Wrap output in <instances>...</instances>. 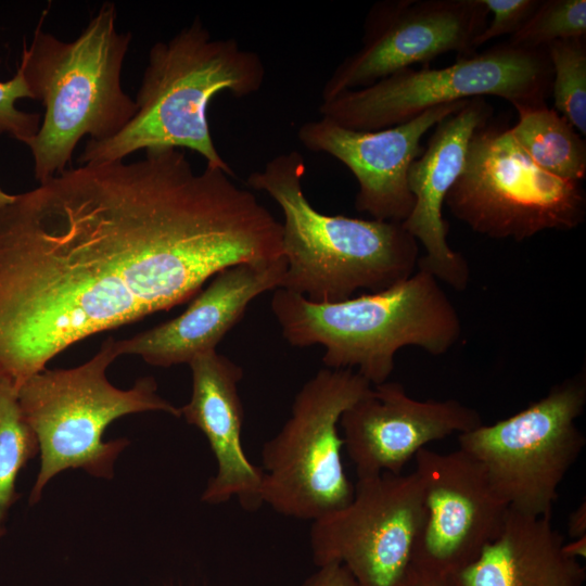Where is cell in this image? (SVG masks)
Masks as SVG:
<instances>
[{
  "label": "cell",
  "mask_w": 586,
  "mask_h": 586,
  "mask_svg": "<svg viewBox=\"0 0 586 586\" xmlns=\"http://www.w3.org/2000/svg\"><path fill=\"white\" fill-rule=\"evenodd\" d=\"M402 586H448L445 577L410 566Z\"/></svg>",
  "instance_id": "27"
},
{
  "label": "cell",
  "mask_w": 586,
  "mask_h": 586,
  "mask_svg": "<svg viewBox=\"0 0 586 586\" xmlns=\"http://www.w3.org/2000/svg\"><path fill=\"white\" fill-rule=\"evenodd\" d=\"M585 406L583 367L523 410L459 434V448L480 462L509 509L551 518L558 487L586 444L576 424Z\"/></svg>",
  "instance_id": "10"
},
{
  "label": "cell",
  "mask_w": 586,
  "mask_h": 586,
  "mask_svg": "<svg viewBox=\"0 0 586 586\" xmlns=\"http://www.w3.org/2000/svg\"><path fill=\"white\" fill-rule=\"evenodd\" d=\"M493 114V106L485 98L470 99L460 110L434 126L426 148L412 161L407 173L415 205L403 226L424 250L419 257L418 269L457 291L467 289L470 268L463 255L447 242L444 200L462 170L473 132Z\"/></svg>",
  "instance_id": "16"
},
{
  "label": "cell",
  "mask_w": 586,
  "mask_h": 586,
  "mask_svg": "<svg viewBox=\"0 0 586 586\" xmlns=\"http://www.w3.org/2000/svg\"><path fill=\"white\" fill-rule=\"evenodd\" d=\"M568 533L573 538L586 536V502L579 504L574 511L571 512L568 520Z\"/></svg>",
  "instance_id": "28"
},
{
  "label": "cell",
  "mask_w": 586,
  "mask_h": 586,
  "mask_svg": "<svg viewBox=\"0 0 586 586\" xmlns=\"http://www.w3.org/2000/svg\"><path fill=\"white\" fill-rule=\"evenodd\" d=\"M281 256L280 221L180 149L66 168L0 207V377L18 390L73 344Z\"/></svg>",
  "instance_id": "1"
},
{
  "label": "cell",
  "mask_w": 586,
  "mask_h": 586,
  "mask_svg": "<svg viewBox=\"0 0 586 586\" xmlns=\"http://www.w3.org/2000/svg\"><path fill=\"white\" fill-rule=\"evenodd\" d=\"M468 101L442 104L409 122L374 131L348 129L321 117L302 124L296 135L306 149L327 153L352 171L359 187L355 198L358 212L377 220L404 222L415 205L407 173L423 152V135Z\"/></svg>",
  "instance_id": "15"
},
{
  "label": "cell",
  "mask_w": 586,
  "mask_h": 586,
  "mask_svg": "<svg viewBox=\"0 0 586 586\" xmlns=\"http://www.w3.org/2000/svg\"><path fill=\"white\" fill-rule=\"evenodd\" d=\"M482 423L480 413L459 400L415 399L390 381L372 385L339 422L357 477L399 474L426 444Z\"/></svg>",
  "instance_id": "14"
},
{
  "label": "cell",
  "mask_w": 586,
  "mask_h": 586,
  "mask_svg": "<svg viewBox=\"0 0 586 586\" xmlns=\"http://www.w3.org/2000/svg\"><path fill=\"white\" fill-rule=\"evenodd\" d=\"M131 34L118 31L117 9L105 2L73 41L41 28L24 43L17 68L33 100L44 107L38 132L28 142L35 179L42 183L66 169L85 137L106 140L137 111L122 87V68Z\"/></svg>",
  "instance_id": "4"
},
{
  "label": "cell",
  "mask_w": 586,
  "mask_h": 586,
  "mask_svg": "<svg viewBox=\"0 0 586 586\" xmlns=\"http://www.w3.org/2000/svg\"><path fill=\"white\" fill-rule=\"evenodd\" d=\"M550 519L508 509L499 535L445 577L448 586H583L585 569L563 552L564 538Z\"/></svg>",
  "instance_id": "19"
},
{
  "label": "cell",
  "mask_w": 586,
  "mask_h": 586,
  "mask_svg": "<svg viewBox=\"0 0 586 586\" xmlns=\"http://www.w3.org/2000/svg\"><path fill=\"white\" fill-rule=\"evenodd\" d=\"M492 18L473 40L474 50L502 35L511 36L538 7L540 0H481Z\"/></svg>",
  "instance_id": "25"
},
{
  "label": "cell",
  "mask_w": 586,
  "mask_h": 586,
  "mask_svg": "<svg viewBox=\"0 0 586 586\" xmlns=\"http://www.w3.org/2000/svg\"><path fill=\"white\" fill-rule=\"evenodd\" d=\"M14 198H15V194H10L5 192L4 190H2V188L0 187V207L11 203L14 200Z\"/></svg>",
  "instance_id": "30"
},
{
  "label": "cell",
  "mask_w": 586,
  "mask_h": 586,
  "mask_svg": "<svg viewBox=\"0 0 586 586\" xmlns=\"http://www.w3.org/2000/svg\"><path fill=\"white\" fill-rule=\"evenodd\" d=\"M578 37H586L585 0H540L508 41L519 47L545 48L558 39Z\"/></svg>",
  "instance_id": "23"
},
{
  "label": "cell",
  "mask_w": 586,
  "mask_h": 586,
  "mask_svg": "<svg viewBox=\"0 0 586 586\" xmlns=\"http://www.w3.org/2000/svg\"><path fill=\"white\" fill-rule=\"evenodd\" d=\"M424 522L415 471L357 477L352 500L313 522L314 562L343 564L359 586H402Z\"/></svg>",
  "instance_id": "11"
},
{
  "label": "cell",
  "mask_w": 586,
  "mask_h": 586,
  "mask_svg": "<svg viewBox=\"0 0 586 586\" xmlns=\"http://www.w3.org/2000/svg\"><path fill=\"white\" fill-rule=\"evenodd\" d=\"M306 165L298 151L280 153L246 179L283 215L281 289L315 303H336L355 292L391 288L418 269V241L403 222L327 215L307 200Z\"/></svg>",
  "instance_id": "3"
},
{
  "label": "cell",
  "mask_w": 586,
  "mask_h": 586,
  "mask_svg": "<svg viewBox=\"0 0 586 586\" xmlns=\"http://www.w3.org/2000/svg\"><path fill=\"white\" fill-rule=\"evenodd\" d=\"M425 522L411 565L447 577L472 562L502 530L508 506L483 467L458 448L415 455Z\"/></svg>",
  "instance_id": "13"
},
{
  "label": "cell",
  "mask_w": 586,
  "mask_h": 586,
  "mask_svg": "<svg viewBox=\"0 0 586 586\" xmlns=\"http://www.w3.org/2000/svg\"><path fill=\"white\" fill-rule=\"evenodd\" d=\"M270 307L292 346L321 345L326 368L353 370L371 385L387 381L400 348L441 356L462 332L440 281L421 269L385 290L336 303H315L279 288Z\"/></svg>",
  "instance_id": "5"
},
{
  "label": "cell",
  "mask_w": 586,
  "mask_h": 586,
  "mask_svg": "<svg viewBox=\"0 0 586 586\" xmlns=\"http://www.w3.org/2000/svg\"><path fill=\"white\" fill-rule=\"evenodd\" d=\"M285 258L240 263L218 271L179 316L129 339L115 340L118 356L137 355L155 367L188 364L216 351L260 294L279 289Z\"/></svg>",
  "instance_id": "17"
},
{
  "label": "cell",
  "mask_w": 586,
  "mask_h": 586,
  "mask_svg": "<svg viewBox=\"0 0 586 586\" xmlns=\"http://www.w3.org/2000/svg\"><path fill=\"white\" fill-rule=\"evenodd\" d=\"M563 552L573 559L579 560L586 557V536L573 538L571 542L563 544Z\"/></svg>",
  "instance_id": "29"
},
{
  "label": "cell",
  "mask_w": 586,
  "mask_h": 586,
  "mask_svg": "<svg viewBox=\"0 0 586 586\" xmlns=\"http://www.w3.org/2000/svg\"><path fill=\"white\" fill-rule=\"evenodd\" d=\"M552 67L546 48H525L509 41L443 68L423 66L398 71L375 84L321 101V117L342 127L374 131L416 118L432 107L498 97L519 107L547 105Z\"/></svg>",
  "instance_id": "7"
},
{
  "label": "cell",
  "mask_w": 586,
  "mask_h": 586,
  "mask_svg": "<svg viewBox=\"0 0 586 586\" xmlns=\"http://www.w3.org/2000/svg\"><path fill=\"white\" fill-rule=\"evenodd\" d=\"M510 127L517 144L542 169L582 182L586 177V142L566 118L547 105L519 107Z\"/></svg>",
  "instance_id": "20"
},
{
  "label": "cell",
  "mask_w": 586,
  "mask_h": 586,
  "mask_svg": "<svg viewBox=\"0 0 586 586\" xmlns=\"http://www.w3.org/2000/svg\"><path fill=\"white\" fill-rule=\"evenodd\" d=\"M371 386L353 370L329 368L304 383L289 419L263 447V504L314 522L352 500L337 426L342 413Z\"/></svg>",
  "instance_id": "9"
},
{
  "label": "cell",
  "mask_w": 586,
  "mask_h": 586,
  "mask_svg": "<svg viewBox=\"0 0 586 586\" xmlns=\"http://www.w3.org/2000/svg\"><path fill=\"white\" fill-rule=\"evenodd\" d=\"M192 373L190 400L180 408L186 421L207 438L217 462L202 500L209 505L235 497L247 510L263 505L264 471L253 464L242 446L243 405L239 395L242 368L212 351L189 362Z\"/></svg>",
  "instance_id": "18"
},
{
  "label": "cell",
  "mask_w": 586,
  "mask_h": 586,
  "mask_svg": "<svg viewBox=\"0 0 586 586\" xmlns=\"http://www.w3.org/2000/svg\"><path fill=\"white\" fill-rule=\"evenodd\" d=\"M25 98L33 100L24 75L17 68L11 79L0 81V136L9 135L27 144L38 132L42 116L17 109L16 102Z\"/></svg>",
  "instance_id": "24"
},
{
  "label": "cell",
  "mask_w": 586,
  "mask_h": 586,
  "mask_svg": "<svg viewBox=\"0 0 586 586\" xmlns=\"http://www.w3.org/2000/svg\"><path fill=\"white\" fill-rule=\"evenodd\" d=\"M444 204L472 231L517 242L547 230L576 229L586 218L582 182L542 169L517 144L510 127L493 117L473 132Z\"/></svg>",
  "instance_id": "8"
},
{
  "label": "cell",
  "mask_w": 586,
  "mask_h": 586,
  "mask_svg": "<svg viewBox=\"0 0 586 586\" xmlns=\"http://www.w3.org/2000/svg\"><path fill=\"white\" fill-rule=\"evenodd\" d=\"M115 340L107 337L85 364L69 369H44L17 390L21 409L34 430L40 470L30 492L35 505L48 482L67 469H82L95 477L111 479L114 462L128 445L126 438L103 441L116 419L143 411L181 417L180 408L157 393L152 377L137 380L129 390L111 384L106 369L118 357Z\"/></svg>",
  "instance_id": "6"
},
{
  "label": "cell",
  "mask_w": 586,
  "mask_h": 586,
  "mask_svg": "<svg viewBox=\"0 0 586 586\" xmlns=\"http://www.w3.org/2000/svg\"><path fill=\"white\" fill-rule=\"evenodd\" d=\"M38 453V440L21 409L17 388L0 377V538L5 535L9 511L18 498L17 475Z\"/></svg>",
  "instance_id": "21"
},
{
  "label": "cell",
  "mask_w": 586,
  "mask_h": 586,
  "mask_svg": "<svg viewBox=\"0 0 586 586\" xmlns=\"http://www.w3.org/2000/svg\"><path fill=\"white\" fill-rule=\"evenodd\" d=\"M489 13L481 0H385L374 3L364 23L361 46L346 56L322 87V101L375 84L412 65L448 52L476 51L473 40Z\"/></svg>",
  "instance_id": "12"
},
{
  "label": "cell",
  "mask_w": 586,
  "mask_h": 586,
  "mask_svg": "<svg viewBox=\"0 0 586 586\" xmlns=\"http://www.w3.org/2000/svg\"><path fill=\"white\" fill-rule=\"evenodd\" d=\"M303 586H359L351 572L341 563L318 566Z\"/></svg>",
  "instance_id": "26"
},
{
  "label": "cell",
  "mask_w": 586,
  "mask_h": 586,
  "mask_svg": "<svg viewBox=\"0 0 586 586\" xmlns=\"http://www.w3.org/2000/svg\"><path fill=\"white\" fill-rule=\"evenodd\" d=\"M552 67L555 110L586 135V37L558 39L546 47Z\"/></svg>",
  "instance_id": "22"
},
{
  "label": "cell",
  "mask_w": 586,
  "mask_h": 586,
  "mask_svg": "<svg viewBox=\"0 0 586 586\" xmlns=\"http://www.w3.org/2000/svg\"><path fill=\"white\" fill-rule=\"evenodd\" d=\"M266 71L255 51L233 38H213L200 17L149 50L148 64L135 99L137 111L115 136L88 140L80 164L125 160L140 150L189 149L206 165L231 177L234 171L212 138L207 110L214 97L256 93Z\"/></svg>",
  "instance_id": "2"
}]
</instances>
